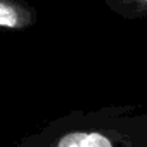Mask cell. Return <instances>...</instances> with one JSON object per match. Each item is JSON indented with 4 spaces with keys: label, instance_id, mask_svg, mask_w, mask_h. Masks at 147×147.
Masks as SVG:
<instances>
[{
    "label": "cell",
    "instance_id": "6da1fadb",
    "mask_svg": "<svg viewBox=\"0 0 147 147\" xmlns=\"http://www.w3.org/2000/svg\"><path fill=\"white\" fill-rule=\"evenodd\" d=\"M12 147H147V114L126 116L125 109L75 111L49 121Z\"/></svg>",
    "mask_w": 147,
    "mask_h": 147
},
{
    "label": "cell",
    "instance_id": "7a4b0ae2",
    "mask_svg": "<svg viewBox=\"0 0 147 147\" xmlns=\"http://www.w3.org/2000/svg\"><path fill=\"white\" fill-rule=\"evenodd\" d=\"M36 21V12L24 0H0V28L24 31Z\"/></svg>",
    "mask_w": 147,
    "mask_h": 147
}]
</instances>
